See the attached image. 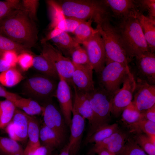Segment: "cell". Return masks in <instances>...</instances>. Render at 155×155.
Masks as SVG:
<instances>
[{
    "label": "cell",
    "mask_w": 155,
    "mask_h": 155,
    "mask_svg": "<svg viewBox=\"0 0 155 155\" xmlns=\"http://www.w3.org/2000/svg\"><path fill=\"white\" fill-rule=\"evenodd\" d=\"M35 21L20 5L0 21V34L29 49L38 40Z\"/></svg>",
    "instance_id": "1"
},
{
    "label": "cell",
    "mask_w": 155,
    "mask_h": 155,
    "mask_svg": "<svg viewBox=\"0 0 155 155\" xmlns=\"http://www.w3.org/2000/svg\"><path fill=\"white\" fill-rule=\"evenodd\" d=\"M66 17L78 20H92L97 25L111 20L112 15L102 1L67 0L57 1Z\"/></svg>",
    "instance_id": "2"
},
{
    "label": "cell",
    "mask_w": 155,
    "mask_h": 155,
    "mask_svg": "<svg viewBox=\"0 0 155 155\" xmlns=\"http://www.w3.org/2000/svg\"><path fill=\"white\" fill-rule=\"evenodd\" d=\"M136 17L117 20L115 26L125 50L132 60L136 56L150 51Z\"/></svg>",
    "instance_id": "3"
},
{
    "label": "cell",
    "mask_w": 155,
    "mask_h": 155,
    "mask_svg": "<svg viewBox=\"0 0 155 155\" xmlns=\"http://www.w3.org/2000/svg\"><path fill=\"white\" fill-rule=\"evenodd\" d=\"M107 20L96 28L103 40L106 56L105 65L112 62L121 63L129 66L132 60L125 50L115 26Z\"/></svg>",
    "instance_id": "4"
},
{
    "label": "cell",
    "mask_w": 155,
    "mask_h": 155,
    "mask_svg": "<svg viewBox=\"0 0 155 155\" xmlns=\"http://www.w3.org/2000/svg\"><path fill=\"white\" fill-rule=\"evenodd\" d=\"M93 113L92 121L86 138L98 128L107 124L110 118L111 102L113 96L98 87L87 94Z\"/></svg>",
    "instance_id": "5"
},
{
    "label": "cell",
    "mask_w": 155,
    "mask_h": 155,
    "mask_svg": "<svg viewBox=\"0 0 155 155\" xmlns=\"http://www.w3.org/2000/svg\"><path fill=\"white\" fill-rule=\"evenodd\" d=\"M130 70L129 66L116 62L106 64L98 74L99 87L113 96L121 88Z\"/></svg>",
    "instance_id": "6"
},
{
    "label": "cell",
    "mask_w": 155,
    "mask_h": 155,
    "mask_svg": "<svg viewBox=\"0 0 155 155\" xmlns=\"http://www.w3.org/2000/svg\"><path fill=\"white\" fill-rule=\"evenodd\" d=\"M41 53L47 60L58 73L72 87V77L74 70L70 58L64 56L62 52L48 42L42 44Z\"/></svg>",
    "instance_id": "7"
},
{
    "label": "cell",
    "mask_w": 155,
    "mask_h": 155,
    "mask_svg": "<svg viewBox=\"0 0 155 155\" xmlns=\"http://www.w3.org/2000/svg\"><path fill=\"white\" fill-rule=\"evenodd\" d=\"M56 80L40 74L27 79L24 84V93L41 100L55 96L57 84Z\"/></svg>",
    "instance_id": "8"
},
{
    "label": "cell",
    "mask_w": 155,
    "mask_h": 155,
    "mask_svg": "<svg viewBox=\"0 0 155 155\" xmlns=\"http://www.w3.org/2000/svg\"><path fill=\"white\" fill-rule=\"evenodd\" d=\"M135 79L130 71L125 79L122 88L113 96L111 102V113L118 117L131 102L136 86Z\"/></svg>",
    "instance_id": "9"
},
{
    "label": "cell",
    "mask_w": 155,
    "mask_h": 155,
    "mask_svg": "<svg viewBox=\"0 0 155 155\" xmlns=\"http://www.w3.org/2000/svg\"><path fill=\"white\" fill-rule=\"evenodd\" d=\"M83 45L87 53L90 65L98 74L105 66L106 61L103 41L98 31Z\"/></svg>",
    "instance_id": "10"
},
{
    "label": "cell",
    "mask_w": 155,
    "mask_h": 155,
    "mask_svg": "<svg viewBox=\"0 0 155 155\" xmlns=\"http://www.w3.org/2000/svg\"><path fill=\"white\" fill-rule=\"evenodd\" d=\"M51 22L48 29H58L67 32L73 33L82 21L66 17L62 13L56 1L47 0Z\"/></svg>",
    "instance_id": "11"
},
{
    "label": "cell",
    "mask_w": 155,
    "mask_h": 155,
    "mask_svg": "<svg viewBox=\"0 0 155 155\" xmlns=\"http://www.w3.org/2000/svg\"><path fill=\"white\" fill-rule=\"evenodd\" d=\"M43 107L44 124L54 132L61 144L66 134L65 122L61 113L51 103H48Z\"/></svg>",
    "instance_id": "12"
},
{
    "label": "cell",
    "mask_w": 155,
    "mask_h": 155,
    "mask_svg": "<svg viewBox=\"0 0 155 155\" xmlns=\"http://www.w3.org/2000/svg\"><path fill=\"white\" fill-rule=\"evenodd\" d=\"M136 81L132 103L142 113L155 104V85Z\"/></svg>",
    "instance_id": "13"
},
{
    "label": "cell",
    "mask_w": 155,
    "mask_h": 155,
    "mask_svg": "<svg viewBox=\"0 0 155 155\" xmlns=\"http://www.w3.org/2000/svg\"><path fill=\"white\" fill-rule=\"evenodd\" d=\"M59 76V81L55 96L59 103L65 123L70 127L73 107L72 92L71 86L67 81L61 76Z\"/></svg>",
    "instance_id": "14"
},
{
    "label": "cell",
    "mask_w": 155,
    "mask_h": 155,
    "mask_svg": "<svg viewBox=\"0 0 155 155\" xmlns=\"http://www.w3.org/2000/svg\"><path fill=\"white\" fill-rule=\"evenodd\" d=\"M136 81L155 85V55L150 51L136 56Z\"/></svg>",
    "instance_id": "15"
},
{
    "label": "cell",
    "mask_w": 155,
    "mask_h": 155,
    "mask_svg": "<svg viewBox=\"0 0 155 155\" xmlns=\"http://www.w3.org/2000/svg\"><path fill=\"white\" fill-rule=\"evenodd\" d=\"M28 116L16 108L12 119L5 128L10 138L22 142H25L28 140Z\"/></svg>",
    "instance_id": "16"
},
{
    "label": "cell",
    "mask_w": 155,
    "mask_h": 155,
    "mask_svg": "<svg viewBox=\"0 0 155 155\" xmlns=\"http://www.w3.org/2000/svg\"><path fill=\"white\" fill-rule=\"evenodd\" d=\"M74 65L75 68L72 77L73 86L82 92L88 94L91 92L95 88L92 67Z\"/></svg>",
    "instance_id": "17"
},
{
    "label": "cell",
    "mask_w": 155,
    "mask_h": 155,
    "mask_svg": "<svg viewBox=\"0 0 155 155\" xmlns=\"http://www.w3.org/2000/svg\"><path fill=\"white\" fill-rule=\"evenodd\" d=\"M50 41L63 54L68 57L71 51L80 44L74 38H72L65 31L58 29L52 30L41 40V43Z\"/></svg>",
    "instance_id": "18"
},
{
    "label": "cell",
    "mask_w": 155,
    "mask_h": 155,
    "mask_svg": "<svg viewBox=\"0 0 155 155\" xmlns=\"http://www.w3.org/2000/svg\"><path fill=\"white\" fill-rule=\"evenodd\" d=\"M70 135L68 145L69 155H76L79 150L85 127V119L73 107Z\"/></svg>",
    "instance_id": "19"
},
{
    "label": "cell",
    "mask_w": 155,
    "mask_h": 155,
    "mask_svg": "<svg viewBox=\"0 0 155 155\" xmlns=\"http://www.w3.org/2000/svg\"><path fill=\"white\" fill-rule=\"evenodd\" d=\"M104 4L111 10L112 17L117 20L136 16L139 12L135 0H102Z\"/></svg>",
    "instance_id": "20"
},
{
    "label": "cell",
    "mask_w": 155,
    "mask_h": 155,
    "mask_svg": "<svg viewBox=\"0 0 155 155\" xmlns=\"http://www.w3.org/2000/svg\"><path fill=\"white\" fill-rule=\"evenodd\" d=\"M128 138L127 134L119 129L109 137L95 143L92 152L96 153L101 150L105 149L118 155L123 149Z\"/></svg>",
    "instance_id": "21"
},
{
    "label": "cell",
    "mask_w": 155,
    "mask_h": 155,
    "mask_svg": "<svg viewBox=\"0 0 155 155\" xmlns=\"http://www.w3.org/2000/svg\"><path fill=\"white\" fill-rule=\"evenodd\" d=\"M141 26L150 51H155V20L138 12L136 17Z\"/></svg>",
    "instance_id": "22"
},
{
    "label": "cell",
    "mask_w": 155,
    "mask_h": 155,
    "mask_svg": "<svg viewBox=\"0 0 155 155\" xmlns=\"http://www.w3.org/2000/svg\"><path fill=\"white\" fill-rule=\"evenodd\" d=\"M72 87L74 92L73 108L85 119L91 123L93 117V113L87 94L79 91L75 86Z\"/></svg>",
    "instance_id": "23"
},
{
    "label": "cell",
    "mask_w": 155,
    "mask_h": 155,
    "mask_svg": "<svg viewBox=\"0 0 155 155\" xmlns=\"http://www.w3.org/2000/svg\"><path fill=\"white\" fill-rule=\"evenodd\" d=\"M27 132L28 142L24 150V154L41 146L39 134L40 127L38 120L33 116L28 115Z\"/></svg>",
    "instance_id": "24"
},
{
    "label": "cell",
    "mask_w": 155,
    "mask_h": 155,
    "mask_svg": "<svg viewBox=\"0 0 155 155\" xmlns=\"http://www.w3.org/2000/svg\"><path fill=\"white\" fill-rule=\"evenodd\" d=\"M93 22L91 20L82 21L75 29L73 33L75 35L74 38L79 44H83L98 32L96 28L94 29L92 27Z\"/></svg>",
    "instance_id": "25"
},
{
    "label": "cell",
    "mask_w": 155,
    "mask_h": 155,
    "mask_svg": "<svg viewBox=\"0 0 155 155\" xmlns=\"http://www.w3.org/2000/svg\"><path fill=\"white\" fill-rule=\"evenodd\" d=\"M11 101L17 108L28 115L33 116L42 113L43 106L31 98L21 97Z\"/></svg>",
    "instance_id": "26"
},
{
    "label": "cell",
    "mask_w": 155,
    "mask_h": 155,
    "mask_svg": "<svg viewBox=\"0 0 155 155\" xmlns=\"http://www.w3.org/2000/svg\"><path fill=\"white\" fill-rule=\"evenodd\" d=\"M33 66L34 68L42 74L56 80H59L57 73L47 60L41 54L33 55Z\"/></svg>",
    "instance_id": "27"
},
{
    "label": "cell",
    "mask_w": 155,
    "mask_h": 155,
    "mask_svg": "<svg viewBox=\"0 0 155 155\" xmlns=\"http://www.w3.org/2000/svg\"><path fill=\"white\" fill-rule=\"evenodd\" d=\"M39 138L41 145L46 147L50 153L61 144L54 132L44 123L40 129Z\"/></svg>",
    "instance_id": "28"
},
{
    "label": "cell",
    "mask_w": 155,
    "mask_h": 155,
    "mask_svg": "<svg viewBox=\"0 0 155 155\" xmlns=\"http://www.w3.org/2000/svg\"><path fill=\"white\" fill-rule=\"evenodd\" d=\"M119 129L117 123L105 124L98 128L90 136L86 139V144L96 143L109 137Z\"/></svg>",
    "instance_id": "29"
},
{
    "label": "cell",
    "mask_w": 155,
    "mask_h": 155,
    "mask_svg": "<svg viewBox=\"0 0 155 155\" xmlns=\"http://www.w3.org/2000/svg\"><path fill=\"white\" fill-rule=\"evenodd\" d=\"M16 107L11 101H0V129L5 128L12 119Z\"/></svg>",
    "instance_id": "30"
},
{
    "label": "cell",
    "mask_w": 155,
    "mask_h": 155,
    "mask_svg": "<svg viewBox=\"0 0 155 155\" xmlns=\"http://www.w3.org/2000/svg\"><path fill=\"white\" fill-rule=\"evenodd\" d=\"M24 79L21 73L15 67L0 73V84L7 87H13Z\"/></svg>",
    "instance_id": "31"
},
{
    "label": "cell",
    "mask_w": 155,
    "mask_h": 155,
    "mask_svg": "<svg viewBox=\"0 0 155 155\" xmlns=\"http://www.w3.org/2000/svg\"><path fill=\"white\" fill-rule=\"evenodd\" d=\"M24 152V150L18 142L10 137L0 136V153L11 155Z\"/></svg>",
    "instance_id": "32"
},
{
    "label": "cell",
    "mask_w": 155,
    "mask_h": 155,
    "mask_svg": "<svg viewBox=\"0 0 155 155\" xmlns=\"http://www.w3.org/2000/svg\"><path fill=\"white\" fill-rule=\"evenodd\" d=\"M128 127L131 132L142 133L149 136L155 135V123L144 118Z\"/></svg>",
    "instance_id": "33"
},
{
    "label": "cell",
    "mask_w": 155,
    "mask_h": 155,
    "mask_svg": "<svg viewBox=\"0 0 155 155\" xmlns=\"http://www.w3.org/2000/svg\"><path fill=\"white\" fill-rule=\"evenodd\" d=\"M135 133L132 138L148 155H155V143L146 134L141 132Z\"/></svg>",
    "instance_id": "34"
},
{
    "label": "cell",
    "mask_w": 155,
    "mask_h": 155,
    "mask_svg": "<svg viewBox=\"0 0 155 155\" xmlns=\"http://www.w3.org/2000/svg\"><path fill=\"white\" fill-rule=\"evenodd\" d=\"M122 117V120L128 125L144 118L143 113L137 110L132 102L123 111Z\"/></svg>",
    "instance_id": "35"
},
{
    "label": "cell",
    "mask_w": 155,
    "mask_h": 155,
    "mask_svg": "<svg viewBox=\"0 0 155 155\" xmlns=\"http://www.w3.org/2000/svg\"><path fill=\"white\" fill-rule=\"evenodd\" d=\"M11 51H15L19 54L25 52H31L29 49L0 34V51L3 52Z\"/></svg>",
    "instance_id": "36"
},
{
    "label": "cell",
    "mask_w": 155,
    "mask_h": 155,
    "mask_svg": "<svg viewBox=\"0 0 155 155\" xmlns=\"http://www.w3.org/2000/svg\"><path fill=\"white\" fill-rule=\"evenodd\" d=\"M69 56L73 63L82 65H90L86 51L84 48L78 45L70 52Z\"/></svg>",
    "instance_id": "37"
},
{
    "label": "cell",
    "mask_w": 155,
    "mask_h": 155,
    "mask_svg": "<svg viewBox=\"0 0 155 155\" xmlns=\"http://www.w3.org/2000/svg\"><path fill=\"white\" fill-rule=\"evenodd\" d=\"M118 155H148L133 138H128L124 148Z\"/></svg>",
    "instance_id": "38"
},
{
    "label": "cell",
    "mask_w": 155,
    "mask_h": 155,
    "mask_svg": "<svg viewBox=\"0 0 155 155\" xmlns=\"http://www.w3.org/2000/svg\"><path fill=\"white\" fill-rule=\"evenodd\" d=\"M138 10L140 12H148V16L150 18L155 20V0H135Z\"/></svg>",
    "instance_id": "39"
},
{
    "label": "cell",
    "mask_w": 155,
    "mask_h": 155,
    "mask_svg": "<svg viewBox=\"0 0 155 155\" xmlns=\"http://www.w3.org/2000/svg\"><path fill=\"white\" fill-rule=\"evenodd\" d=\"M21 5V1L18 0L0 1V21L11 11Z\"/></svg>",
    "instance_id": "40"
},
{
    "label": "cell",
    "mask_w": 155,
    "mask_h": 155,
    "mask_svg": "<svg viewBox=\"0 0 155 155\" xmlns=\"http://www.w3.org/2000/svg\"><path fill=\"white\" fill-rule=\"evenodd\" d=\"M33 57L30 52H24L18 55L17 63L22 71H27L32 67Z\"/></svg>",
    "instance_id": "41"
},
{
    "label": "cell",
    "mask_w": 155,
    "mask_h": 155,
    "mask_svg": "<svg viewBox=\"0 0 155 155\" xmlns=\"http://www.w3.org/2000/svg\"><path fill=\"white\" fill-rule=\"evenodd\" d=\"M38 0H23L21 1L22 7L34 21L36 20V13L39 5Z\"/></svg>",
    "instance_id": "42"
},
{
    "label": "cell",
    "mask_w": 155,
    "mask_h": 155,
    "mask_svg": "<svg viewBox=\"0 0 155 155\" xmlns=\"http://www.w3.org/2000/svg\"><path fill=\"white\" fill-rule=\"evenodd\" d=\"M18 54L14 51L3 52L1 58L3 59L11 67H15L17 63Z\"/></svg>",
    "instance_id": "43"
},
{
    "label": "cell",
    "mask_w": 155,
    "mask_h": 155,
    "mask_svg": "<svg viewBox=\"0 0 155 155\" xmlns=\"http://www.w3.org/2000/svg\"><path fill=\"white\" fill-rule=\"evenodd\" d=\"M0 97H4L11 101L21 97L16 94L8 91L1 85H0Z\"/></svg>",
    "instance_id": "44"
},
{
    "label": "cell",
    "mask_w": 155,
    "mask_h": 155,
    "mask_svg": "<svg viewBox=\"0 0 155 155\" xmlns=\"http://www.w3.org/2000/svg\"><path fill=\"white\" fill-rule=\"evenodd\" d=\"M49 150L45 146L41 145L39 147L30 150L24 154V155H48Z\"/></svg>",
    "instance_id": "45"
},
{
    "label": "cell",
    "mask_w": 155,
    "mask_h": 155,
    "mask_svg": "<svg viewBox=\"0 0 155 155\" xmlns=\"http://www.w3.org/2000/svg\"><path fill=\"white\" fill-rule=\"evenodd\" d=\"M142 113L144 119L155 123V104Z\"/></svg>",
    "instance_id": "46"
},
{
    "label": "cell",
    "mask_w": 155,
    "mask_h": 155,
    "mask_svg": "<svg viewBox=\"0 0 155 155\" xmlns=\"http://www.w3.org/2000/svg\"><path fill=\"white\" fill-rule=\"evenodd\" d=\"M12 68L3 59L0 57V72H2Z\"/></svg>",
    "instance_id": "47"
},
{
    "label": "cell",
    "mask_w": 155,
    "mask_h": 155,
    "mask_svg": "<svg viewBox=\"0 0 155 155\" xmlns=\"http://www.w3.org/2000/svg\"><path fill=\"white\" fill-rule=\"evenodd\" d=\"M96 153L98 155H116L113 153L105 149L101 150Z\"/></svg>",
    "instance_id": "48"
},
{
    "label": "cell",
    "mask_w": 155,
    "mask_h": 155,
    "mask_svg": "<svg viewBox=\"0 0 155 155\" xmlns=\"http://www.w3.org/2000/svg\"><path fill=\"white\" fill-rule=\"evenodd\" d=\"M58 155H69V149L68 144L64 146Z\"/></svg>",
    "instance_id": "49"
},
{
    "label": "cell",
    "mask_w": 155,
    "mask_h": 155,
    "mask_svg": "<svg viewBox=\"0 0 155 155\" xmlns=\"http://www.w3.org/2000/svg\"><path fill=\"white\" fill-rule=\"evenodd\" d=\"M11 155H24L23 152H18L14 154Z\"/></svg>",
    "instance_id": "50"
},
{
    "label": "cell",
    "mask_w": 155,
    "mask_h": 155,
    "mask_svg": "<svg viewBox=\"0 0 155 155\" xmlns=\"http://www.w3.org/2000/svg\"><path fill=\"white\" fill-rule=\"evenodd\" d=\"M3 53V52L0 51V57H1V56L2 55Z\"/></svg>",
    "instance_id": "51"
}]
</instances>
